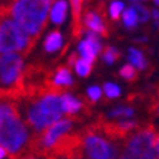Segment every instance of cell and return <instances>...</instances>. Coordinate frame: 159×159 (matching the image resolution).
Instances as JSON below:
<instances>
[{"label": "cell", "mask_w": 159, "mask_h": 159, "mask_svg": "<svg viewBox=\"0 0 159 159\" xmlns=\"http://www.w3.org/2000/svg\"><path fill=\"white\" fill-rule=\"evenodd\" d=\"M61 99H63V107H64V111L67 114H76L79 111L82 110L83 104L77 98L69 95V93H63L61 95Z\"/></svg>", "instance_id": "13"}, {"label": "cell", "mask_w": 159, "mask_h": 159, "mask_svg": "<svg viewBox=\"0 0 159 159\" xmlns=\"http://www.w3.org/2000/svg\"><path fill=\"white\" fill-rule=\"evenodd\" d=\"M12 159H51V156H39V152H37V155L28 153V152H22V153L15 155Z\"/></svg>", "instance_id": "25"}, {"label": "cell", "mask_w": 159, "mask_h": 159, "mask_svg": "<svg viewBox=\"0 0 159 159\" xmlns=\"http://www.w3.org/2000/svg\"><path fill=\"white\" fill-rule=\"evenodd\" d=\"M152 16H153L155 20H158V22H159V10H156V9L152 10Z\"/></svg>", "instance_id": "28"}, {"label": "cell", "mask_w": 159, "mask_h": 159, "mask_svg": "<svg viewBox=\"0 0 159 159\" xmlns=\"http://www.w3.org/2000/svg\"><path fill=\"white\" fill-rule=\"evenodd\" d=\"M104 92H105V95L108 98H118L120 97V88L117 86L116 83H105L104 85Z\"/></svg>", "instance_id": "22"}, {"label": "cell", "mask_w": 159, "mask_h": 159, "mask_svg": "<svg viewBox=\"0 0 159 159\" xmlns=\"http://www.w3.org/2000/svg\"><path fill=\"white\" fill-rule=\"evenodd\" d=\"M155 5H158V6H159V0H158V2H155Z\"/></svg>", "instance_id": "32"}, {"label": "cell", "mask_w": 159, "mask_h": 159, "mask_svg": "<svg viewBox=\"0 0 159 159\" xmlns=\"http://www.w3.org/2000/svg\"><path fill=\"white\" fill-rule=\"evenodd\" d=\"M75 70H76V73L79 76L85 77L91 73V64L88 61H85L83 58H80V60H77V63L75 64Z\"/></svg>", "instance_id": "21"}, {"label": "cell", "mask_w": 159, "mask_h": 159, "mask_svg": "<svg viewBox=\"0 0 159 159\" xmlns=\"http://www.w3.org/2000/svg\"><path fill=\"white\" fill-rule=\"evenodd\" d=\"M102 58L107 64H112L120 58V51H117L114 47H107L105 51L102 53Z\"/></svg>", "instance_id": "18"}, {"label": "cell", "mask_w": 159, "mask_h": 159, "mask_svg": "<svg viewBox=\"0 0 159 159\" xmlns=\"http://www.w3.org/2000/svg\"><path fill=\"white\" fill-rule=\"evenodd\" d=\"M88 41V43L91 44L92 47H93V50L97 51V54L101 51V41H99V38H98V35L97 34H93V32H88L86 34V38H85Z\"/></svg>", "instance_id": "23"}, {"label": "cell", "mask_w": 159, "mask_h": 159, "mask_svg": "<svg viewBox=\"0 0 159 159\" xmlns=\"http://www.w3.org/2000/svg\"><path fill=\"white\" fill-rule=\"evenodd\" d=\"M80 142L83 155L88 159H116L118 155L116 146L95 130H86L80 136Z\"/></svg>", "instance_id": "6"}, {"label": "cell", "mask_w": 159, "mask_h": 159, "mask_svg": "<svg viewBox=\"0 0 159 159\" xmlns=\"http://www.w3.org/2000/svg\"><path fill=\"white\" fill-rule=\"evenodd\" d=\"M120 75H121V77H123V79L129 80V82L134 80L136 77H137V75H136V69L131 66L130 63H129V64H124V66L121 67Z\"/></svg>", "instance_id": "20"}, {"label": "cell", "mask_w": 159, "mask_h": 159, "mask_svg": "<svg viewBox=\"0 0 159 159\" xmlns=\"http://www.w3.org/2000/svg\"><path fill=\"white\" fill-rule=\"evenodd\" d=\"M158 28H159V22H158Z\"/></svg>", "instance_id": "33"}, {"label": "cell", "mask_w": 159, "mask_h": 159, "mask_svg": "<svg viewBox=\"0 0 159 159\" xmlns=\"http://www.w3.org/2000/svg\"><path fill=\"white\" fill-rule=\"evenodd\" d=\"M118 159H130V158H129V156H127V155H125V153H123V155H121V156H120V158H118Z\"/></svg>", "instance_id": "31"}, {"label": "cell", "mask_w": 159, "mask_h": 159, "mask_svg": "<svg viewBox=\"0 0 159 159\" xmlns=\"http://www.w3.org/2000/svg\"><path fill=\"white\" fill-rule=\"evenodd\" d=\"M0 142L9 153L18 155L28 140V130L20 121L18 108L12 102V98L3 97L0 110Z\"/></svg>", "instance_id": "2"}, {"label": "cell", "mask_w": 159, "mask_h": 159, "mask_svg": "<svg viewBox=\"0 0 159 159\" xmlns=\"http://www.w3.org/2000/svg\"><path fill=\"white\" fill-rule=\"evenodd\" d=\"M31 48L28 37L13 19L3 18L0 26V50L2 54H10L16 51H28Z\"/></svg>", "instance_id": "5"}, {"label": "cell", "mask_w": 159, "mask_h": 159, "mask_svg": "<svg viewBox=\"0 0 159 159\" xmlns=\"http://www.w3.org/2000/svg\"><path fill=\"white\" fill-rule=\"evenodd\" d=\"M77 50H79V54L82 56V58L85 60V61H88L89 64L95 61V58H97V51L93 50V47L88 43L86 39H83L82 43L79 44Z\"/></svg>", "instance_id": "14"}, {"label": "cell", "mask_w": 159, "mask_h": 159, "mask_svg": "<svg viewBox=\"0 0 159 159\" xmlns=\"http://www.w3.org/2000/svg\"><path fill=\"white\" fill-rule=\"evenodd\" d=\"M51 2L47 0H19L13 3H6L2 7L3 18H10L19 25L25 35L28 37L31 47L35 43V39L39 37L43 28L48 19Z\"/></svg>", "instance_id": "1"}, {"label": "cell", "mask_w": 159, "mask_h": 159, "mask_svg": "<svg viewBox=\"0 0 159 159\" xmlns=\"http://www.w3.org/2000/svg\"><path fill=\"white\" fill-rule=\"evenodd\" d=\"M64 112L66 111L63 107L61 95H58L57 92L44 93L37 101L31 102L26 108V123L39 133L61 120Z\"/></svg>", "instance_id": "3"}, {"label": "cell", "mask_w": 159, "mask_h": 159, "mask_svg": "<svg viewBox=\"0 0 159 159\" xmlns=\"http://www.w3.org/2000/svg\"><path fill=\"white\" fill-rule=\"evenodd\" d=\"M129 61L133 67L139 69V70H143L146 67V60L143 57L142 51H139L137 48H130L129 50Z\"/></svg>", "instance_id": "15"}, {"label": "cell", "mask_w": 159, "mask_h": 159, "mask_svg": "<svg viewBox=\"0 0 159 159\" xmlns=\"http://www.w3.org/2000/svg\"><path fill=\"white\" fill-rule=\"evenodd\" d=\"M155 150H156V159H159V134H156L155 139Z\"/></svg>", "instance_id": "27"}, {"label": "cell", "mask_w": 159, "mask_h": 159, "mask_svg": "<svg viewBox=\"0 0 159 159\" xmlns=\"http://www.w3.org/2000/svg\"><path fill=\"white\" fill-rule=\"evenodd\" d=\"M155 139L156 134L152 127L142 129L127 140L124 153L130 159H156Z\"/></svg>", "instance_id": "7"}, {"label": "cell", "mask_w": 159, "mask_h": 159, "mask_svg": "<svg viewBox=\"0 0 159 159\" xmlns=\"http://www.w3.org/2000/svg\"><path fill=\"white\" fill-rule=\"evenodd\" d=\"M131 7L136 10L137 18H139V22H146V20L149 19V10L146 9L142 3H139V2H133V3H131Z\"/></svg>", "instance_id": "19"}, {"label": "cell", "mask_w": 159, "mask_h": 159, "mask_svg": "<svg viewBox=\"0 0 159 159\" xmlns=\"http://www.w3.org/2000/svg\"><path fill=\"white\" fill-rule=\"evenodd\" d=\"M83 24H85V26L89 28V31L93 32V34H97V35L99 34V35H102V37H107V35H108L105 24H104L101 15L98 13V12L88 10L86 13L83 15Z\"/></svg>", "instance_id": "9"}, {"label": "cell", "mask_w": 159, "mask_h": 159, "mask_svg": "<svg viewBox=\"0 0 159 159\" xmlns=\"http://www.w3.org/2000/svg\"><path fill=\"white\" fill-rule=\"evenodd\" d=\"M124 9V3H121V2H112L110 5V15L112 19H118V16L120 13L123 12Z\"/></svg>", "instance_id": "24"}, {"label": "cell", "mask_w": 159, "mask_h": 159, "mask_svg": "<svg viewBox=\"0 0 159 159\" xmlns=\"http://www.w3.org/2000/svg\"><path fill=\"white\" fill-rule=\"evenodd\" d=\"M72 124L73 121L70 118H63V120L54 123L35 139V142L32 143V149H35L39 153H43L44 150L54 149L58 142L67 136L69 130L72 129Z\"/></svg>", "instance_id": "8"}, {"label": "cell", "mask_w": 159, "mask_h": 159, "mask_svg": "<svg viewBox=\"0 0 159 159\" xmlns=\"http://www.w3.org/2000/svg\"><path fill=\"white\" fill-rule=\"evenodd\" d=\"M63 44V37L58 31H53L47 35V38L44 39V50L47 53H56Z\"/></svg>", "instance_id": "12"}, {"label": "cell", "mask_w": 159, "mask_h": 159, "mask_svg": "<svg viewBox=\"0 0 159 159\" xmlns=\"http://www.w3.org/2000/svg\"><path fill=\"white\" fill-rule=\"evenodd\" d=\"M123 22H124L125 28L129 29H133L136 28V25L139 24V18H137V13H136V10L133 7H127L124 10V13H123Z\"/></svg>", "instance_id": "16"}, {"label": "cell", "mask_w": 159, "mask_h": 159, "mask_svg": "<svg viewBox=\"0 0 159 159\" xmlns=\"http://www.w3.org/2000/svg\"><path fill=\"white\" fill-rule=\"evenodd\" d=\"M88 97H89V99L91 101H98L99 98H101V89H99V86H91V88H88Z\"/></svg>", "instance_id": "26"}, {"label": "cell", "mask_w": 159, "mask_h": 159, "mask_svg": "<svg viewBox=\"0 0 159 159\" xmlns=\"http://www.w3.org/2000/svg\"><path fill=\"white\" fill-rule=\"evenodd\" d=\"M2 88L3 97L16 95V89L22 88V72L24 61L19 54H2Z\"/></svg>", "instance_id": "4"}, {"label": "cell", "mask_w": 159, "mask_h": 159, "mask_svg": "<svg viewBox=\"0 0 159 159\" xmlns=\"http://www.w3.org/2000/svg\"><path fill=\"white\" fill-rule=\"evenodd\" d=\"M7 153H9V152H7L5 148H0V155H2V159H5L6 156H7Z\"/></svg>", "instance_id": "29"}, {"label": "cell", "mask_w": 159, "mask_h": 159, "mask_svg": "<svg viewBox=\"0 0 159 159\" xmlns=\"http://www.w3.org/2000/svg\"><path fill=\"white\" fill-rule=\"evenodd\" d=\"M153 110L156 111V114H158V116H159V99H158V104L155 105V108H153Z\"/></svg>", "instance_id": "30"}, {"label": "cell", "mask_w": 159, "mask_h": 159, "mask_svg": "<svg viewBox=\"0 0 159 159\" xmlns=\"http://www.w3.org/2000/svg\"><path fill=\"white\" fill-rule=\"evenodd\" d=\"M66 13H67V3L66 2H56L51 9L50 18L54 25H61L66 19Z\"/></svg>", "instance_id": "11"}, {"label": "cell", "mask_w": 159, "mask_h": 159, "mask_svg": "<svg viewBox=\"0 0 159 159\" xmlns=\"http://www.w3.org/2000/svg\"><path fill=\"white\" fill-rule=\"evenodd\" d=\"M134 114L133 108H127V107H118L116 110H112L111 112H108L110 118H124V117H131Z\"/></svg>", "instance_id": "17"}, {"label": "cell", "mask_w": 159, "mask_h": 159, "mask_svg": "<svg viewBox=\"0 0 159 159\" xmlns=\"http://www.w3.org/2000/svg\"><path fill=\"white\" fill-rule=\"evenodd\" d=\"M73 85V79H72V73L67 67H58L56 70V73L53 75L51 79V88L54 91H57L58 88H67Z\"/></svg>", "instance_id": "10"}]
</instances>
